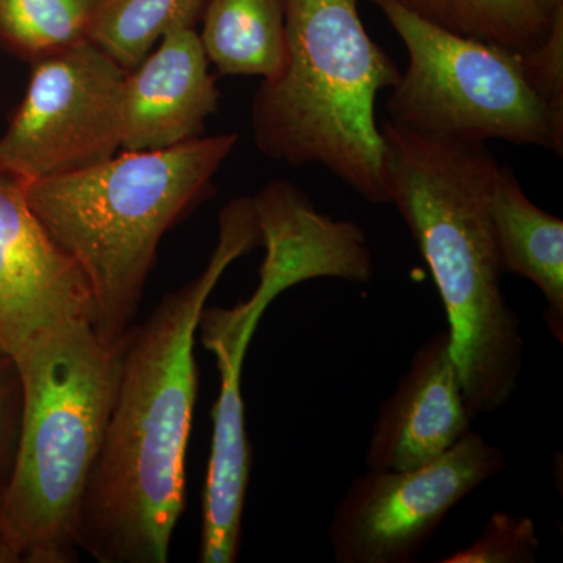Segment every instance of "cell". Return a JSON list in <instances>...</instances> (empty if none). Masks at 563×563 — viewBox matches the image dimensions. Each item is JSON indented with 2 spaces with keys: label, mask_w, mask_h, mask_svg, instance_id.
Wrapping results in <instances>:
<instances>
[{
  "label": "cell",
  "mask_w": 563,
  "mask_h": 563,
  "mask_svg": "<svg viewBox=\"0 0 563 563\" xmlns=\"http://www.w3.org/2000/svg\"><path fill=\"white\" fill-rule=\"evenodd\" d=\"M101 0H0V46L36 63L90 41Z\"/></svg>",
  "instance_id": "e0dca14e"
},
{
  "label": "cell",
  "mask_w": 563,
  "mask_h": 563,
  "mask_svg": "<svg viewBox=\"0 0 563 563\" xmlns=\"http://www.w3.org/2000/svg\"><path fill=\"white\" fill-rule=\"evenodd\" d=\"M540 2L543 3L544 9L550 11V13H555V10L563 7V0H540Z\"/></svg>",
  "instance_id": "7402d4cb"
},
{
  "label": "cell",
  "mask_w": 563,
  "mask_h": 563,
  "mask_svg": "<svg viewBox=\"0 0 563 563\" xmlns=\"http://www.w3.org/2000/svg\"><path fill=\"white\" fill-rule=\"evenodd\" d=\"M450 331L415 352L377 415L365 463L368 470H413L453 448L472 429Z\"/></svg>",
  "instance_id": "8fae6325"
},
{
  "label": "cell",
  "mask_w": 563,
  "mask_h": 563,
  "mask_svg": "<svg viewBox=\"0 0 563 563\" xmlns=\"http://www.w3.org/2000/svg\"><path fill=\"white\" fill-rule=\"evenodd\" d=\"M384 179L439 288L472 418L512 399L523 369L521 321L504 274L488 195L498 161L483 143L420 135L384 121Z\"/></svg>",
  "instance_id": "7a4b0ae2"
},
{
  "label": "cell",
  "mask_w": 563,
  "mask_h": 563,
  "mask_svg": "<svg viewBox=\"0 0 563 563\" xmlns=\"http://www.w3.org/2000/svg\"><path fill=\"white\" fill-rule=\"evenodd\" d=\"M32 66L24 99L0 136V166L29 181L117 155L128 70L91 41Z\"/></svg>",
  "instance_id": "52a82bcc"
},
{
  "label": "cell",
  "mask_w": 563,
  "mask_h": 563,
  "mask_svg": "<svg viewBox=\"0 0 563 563\" xmlns=\"http://www.w3.org/2000/svg\"><path fill=\"white\" fill-rule=\"evenodd\" d=\"M540 540L531 518L498 512L492 515L476 542L444 563H529L537 561Z\"/></svg>",
  "instance_id": "ac0fdd59"
},
{
  "label": "cell",
  "mask_w": 563,
  "mask_h": 563,
  "mask_svg": "<svg viewBox=\"0 0 563 563\" xmlns=\"http://www.w3.org/2000/svg\"><path fill=\"white\" fill-rule=\"evenodd\" d=\"M444 31L509 51L536 49L547 40L554 13L540 0H395ZM558 11V10H555Z\"/></svg>",
  "instance_id": "9a60e30c"
},
{
  "label": "cell",
  "mask_w": 563,
  "mask_h": 563,
  "mask_svg": "<svg viewBox=\"0 0 563 563\" xmlns=\"http://www.w3.org/2000/svg\"><path fill=\"white\" fill-rule=\"evenodd\" d=\"M521 60L533 88L563 110V7L555 11L547 40L536 49L521 52Z\"/></svg>",
  "instance_id": "ffe728a7"
},
{
  "label": "cell",
  "mask_w": 563,
  "mask_h": 563,
  "mask_svg": "<svg viewBox=\"0 0 563 563\" xmlns=\"http://www.w3.org/2000/svg\"><path fill=\"white\" fill-rule=\"evenodd\" d=\"M22 413V387L16 362L0 351V498L9 484L16 454Z\"/></svg>",
  "instance_id": "d6986e66"
},
{
  "label": "cell",
  "mask_w": 563,
  "mask_h": 563,
  "mask_svg": "<svg viewBox=\"0 0 563 563\" xmlns=\"http://www.w3.org/2000/svg\"><path fill=\"white\" fill-rule=\"evenodd\" d=\"M202 18L199 38L221 74L279 76L287 60L284 0H207Z\"/></svg>",
  "instance_id": "5bb4252c"
},
{
  "label": "cell",
  "mask_w": 563,
  "mask_h": 563,
  "mask_svg": "<svg viewBox=\"0 0 563 563\" xmlns=\"http://www.w3.org/2000/svg\"><path fill=\"white\" fill-rule=\"evenodd\" d=\"M77 321L95 322L90 285L41 224L22 180L0 166V351L14 357Z\"/></svg>",
  "instance_id": "9c48e42d"
},
{
  "label": "cell",
  "mask_w": 563,
  "mask_h": 563,
  "mask_svg": "<svg viewBox=\"0 0 563 563\" xmlns=\"http://www.w3.org/2000/svg\"><path fill=\"white\" fill-rule=\"evenodd\" d=\"M402 41L409 65L387 101L393 124L433 139L563 152V110L533 88L521 52L466 38L395 0H372Z\"/></svg>",
  "instance_id": "8992f818"
},
{
  "label": "cell",
  "mask_w": 563,
  "mask_h": 563,
  "mask_svg": "<svg viewBox=\"0 0 563 563\" xmlns=\"http://www.w3.org/2000/svg\"><path fill=\"white\" fill-rule=\"evenodd\" d=\"M287 60L251 107L255 146L291 166H324L363 199L388 203L376 98L401 69L374 43L357 0H284Z\"/></svg>",
  "instance_id": "5b68a950"
},
{
  "label": "cell",
  "mask_w": 563,
  "mask_h": 563,
  "mask_svg": "<svg viewBox=\"0 0 563 563\" xmlns=\"http://www.w3.org/2000/svg\"><path fill=\"white\" fill-rule=\"evenodd\" d=\"M503 451L470 431L413 470H368L336 504L329 526L339 563H409L446 515L504 468Z\"/></svg>",
  "instance_id": "ba28073f"
},
{
  "label": "cell",
  "mask_w": 563,
  "mask_h": 563,
  "mask_svg": "<svg viewBox=\"0 0 563 563\" xmlns=\"http://www.w3.org/2000/svg\"><path fill=\"white\" fill-rule=\"evenodd\" d=\"M236 143V133L199 136L22 181L41 224L90 285L92 328L103 343L121 346L131 332L163 235L210 191Z\"/></svg>",
  "instance_id": "3957f363"
},
{
  "label": "cell",
  "mask_w": 563,
  "mask_h": 563,
  "mask_svg": "<svg viewBox=\"0 0 563 563\" xmlns=\"http://www.w3.org/2000/svg\"><path fill=\"white\" fill-rule=\"evenodd\" d=\"M21 562L18 554L14 553L13 548L7 543V540L3 539L2 533H0V563H18Z\"/></svg>",
  "instance_id": "44dd1931"
},
{
  "label": "cell",
  "mask_w": 563,
  "mask_h": 563,
  "mask_svg": "<svg viewBox=\"0 0 563 563\" xmlns=\"http://www.w3.org/2000/svg\"><path fill=\"white\" fill-rule=\"evenodd\" d=\"M220 90L195 27L166 32L157 49L128 70L122 87L121 151H157L199 139Z\"/></svg>",
  "instance_id": "7c38bea8"
},
{
  "label": "cell",
  "mask_w": 563,
  "mask_h": 563,
  "mask_svg": "<svg viewBox=\"0 0 563 563\" xmlns=\"http://www.w3.org/2000/svg\"><path fill=\"white\" fill-rule=\"evenodd\" d=\"M488 213L503 272L525 277L542 292L544 322L563 342V221L526 196L510 166L498 165Z\"/></svg>",
  "instance_id": "4fadbf2b"
},
{
  "label": "cell",
  "mask_w": 563,
  "mask_h": 563,
  "mask_svg": "<svg viewBox=\"0 0 563 563\" xmlns=\"http://www.w3.org/2000/svg\"><path fill=\"white\" fill-rule=\"evenodd\" d=\"M122 346V344H121ZM121 346L91 322L60 325L14 355L22 413L0 533L21 562L66 563L117 390Z\"/></svg>",
  "instance_id": "277c9868"
},
{
  "label": "cell",
  "mask_w": 563,
  "mask_h": 563,
  "mask_svg": "<svg viewBox=\"0 0 563 563\" xmlns=\"http://www.w3.org/2000/svg\"><path fill=\"white\" fill-rule=\"evenodd\" d=\"M309 279L295 252L266 247L261 282L246 301L231 309H203L198 333L220 369V395L213 407V437L202 506L217 517H236L246 504L252 453L244 417L243 363L263 313L274 299Z\"/></svg>",
  "instance_id": "30bf717a"
},
{
  "label": "cell",
  "mask_w": 563,
  "mask_h": 563,
  "mask_svg": "<svg viewBox=\"0 0 563 563\" xmlns=\"http://www.w3.org/2000/svg\"><path fill=\"white\" fill-rule=\"evenodd\" d=\"M207 0H101L90 41L132 70L166 32L195 27Z\"/></svg>",
  "instance_id": "2e32d148"
},
{
  "label": "cell",
  "mask_w": 563,
  "mask_h": 563,
  "mask_svg": "<svg viewBox=\"0 0 563 563\" xmlns=\"http://www.w3.org/2000/svg\"><path fill=\"white\" fill-rule=\"evenodd\" d=\"M261 244L254 198L233 199L218 218L206 269L122 342L117 390L77 528V547L96 561L168 562L185 506L199 321L225 269Z\"/></svg>",
  "instance_id": "6da1fadb"
}]
</instances>
